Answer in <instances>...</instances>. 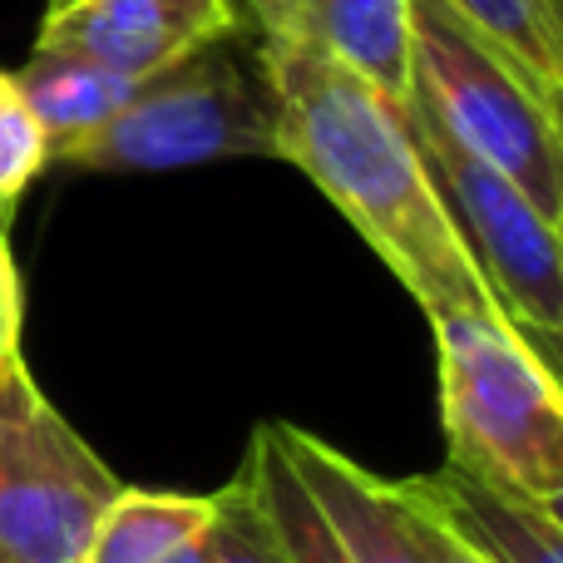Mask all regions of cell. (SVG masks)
Masks as SVG:
<instances>
[{
	"instance_id": "obj_1",
	"label": "cell",
	"mask_w": 563,
	"mask_h": 563,
	"mask_svg": "<svg viewBox=\"0 0 563 563\" xmlns=\"http://www.w3.org/2000/svg\"><path fill=\"white\" fill-rule=\"evenodd\" d=\"M257 75L273 95L277 158L336 203L396 282H406L420 311L499 317L410 139L400 99L321 49L267 35H257Z\"/></svg>"
},
{
	"instance_id": "obj_2",
	"label": "cell",
	"mask_w": 563,
	"mask_h": 563,
	"mask_svg": "<svg viewBox=\"0 0 563 563\" xmlns=\"http://www.w3.org/2000/svg\"><path fill=\"white\" fill-rule=\"evenodd\" d=\"M430 331L450 465L559 509L563 390L554 366L505 317L430 311Z\"/></svg>"
},
{
	"instance_id": "obj_3",
	"label": "cell",
	"mask_w": 563,
	"mask_h": 563,
	"mask_svg": "<svg viewBox=\"0 0 563 563\" xmlns=\"http://www.w3.org/2000/svg\"><path fill=\"white\" fill-rule=\"evenodd\" d=\"M406 95L499 178L563 223V104L450 0H410Z\"/></svg>"
},
{
	"instance_id": "obj_4",
	"label": "cell",
	"mask_w": 563,
	"mask_h": 563,
	"mask_svg": "<svg viewBox=\"0 0 563 563\" xmlns=\"http://www.w3.org/2000/svg\"><path fill=\"white\" fill-rule=\"evenodd\" d=\"M218 158H277V119L257 59L233 40L203 45L139 79L109 124L49 148L45 164L75 174H168Z\"/></svg>"
},
{
	"instance_id": "obj_5",
	"label": "cell",
	"mask_w": 563,
	"mask_h": 563,
	"mask_svg": "<svg viewBox=\"0 0 563 563\" xmlns=\"http://www.w3.org/2000/svg\"><path fill=\"white\" fill-rule=\"evenodd\" d=\"M406 129L440 188L450 223L475 257L499 317L554 366L563 336V233L534 198L519 194L489 164L470 158L416 99H400Z\"/></svg>"
},
{
	"instance_id": "obj_6",
	"label": "cell",
	"mask_w": 563,
	"mask_h": 563,
	"mask_svg": "<svg viewBox=\"0 0 563 563\" xmlns=\"http://www.w3.org/2000/svg\"><path fill=\"white\" fill-rule=\"evenodd\" d=\"M124 479L35 386L25 361L0 371V559L79 563Z\"/></svg>"
},
{
	"instance_id": "obj_7",
	"label": "cell",
	"mask_w": 563,
	"mask_h": 563,
	"mask_svg": "<svg viewBox=\"0 0 563 563\" xmlns=\"http://www.w3.org/2000/svg\"><path fill=\"white\" fill-rule=\"evenodd\" d=\"M243 0H49L35 49H59L129 79H148L184 55L243 30Z\"/></svg>"
},
{
	"instance_id": "obj_8",
	"label": "cell",
	"mask_w": 563,
	"mask_h": 563,
	"mask_svg": "<svg viewBox=\"0 0 563 563\" xmlns=\"http://www.w3.org/2000/svg\"><path fill=\"white\" fill-rule=\"evenodd\" d=\"M396 489L410 509H420L479 563H563L559 509L495 485L475 470L445 460L430 475L396 479Z\"/></svg>"
},
{
	"instance_id": "obj_9",
	"label": "cell",
	"mask_w": 563,
	"mask_h": 563,
	"mask_svg": "<svg viewBox=\"0 0 563 563\" xmlns=\"http://www.w3.org/2000/svg\"><path fill=\"white\" fill-rule=\"evenodd\" d=\"M273 430L287 465L297 470L307 495L317 499L321 519L336 529L351 563H430L426 549H420L416 519H410L406 499L396 495L390 479L361 470L351 455L307 435L301 426H273Z\"/></svg>"
},
{
	"instance_id": "obj_10",
	"label": "cell",
	"mask_w": 563,
	"mask_h": 563,
	"mask_svg": "<svg viewBox=\"0 0 563 563\" xmlns=\"http://www.w3.org/2000/svg\"><path fill=\"white\" fill-rule=\"evenodd\" d=\"M267 40L311 45L341 59L390 99L410 85V0H243Z\"/></svg>"
},
{
	"instance_id": "obj_11",
	"label": "cell",
	"mask_w": 563,
	"mask_h": 563,
	"mask_svg": "<svg viewBox=\"0 0 563 563\" xmlns=\"http://www.w3.org/2000/svg\"><path fill=\"white\" fill-rule=\"evenodd\" d=\"M10 79H15V95L25 99L30 119L45 134V154L89 134V129L109 124L139 89V79L114 75V69L95 65V59L59 55V49H35Z\"/></svg>"
},
{
	"instance_id": "obj_12",
	"label": "cell",
	"mask_w": 563,
	"mask_h": 563,
	"mask_svg": "<svg viewBox=\"0 0 563 563\" xmlns=\"http://www.w3.org/2000/svg\"><path fill=\"white\" fill-rule=\"evenodd\" d=\"M213 495H164V489H119L99 515L79 563H168L178 549L208 534Z\"/></svg>"
},
{
	"instance_id": "obj_13",
	"label": "cell",
	"mask_w": 563,
	"mask_h": 563,
	"mask_svg": "<svg viewBox=\"0 0 563 563\" xmlns=\"http://www.w3.org/2000/svg\"><path fill=\"white\" fill-rule=\"evenodd\" d=\"M243 465L253 470V485H257V495H263L267 519H273V529H277V539H282V549H287L291 563H351V554L336 539V529L321 519L317 499L307 495V485H301L297 470H291L287 455H282L273 420L253 430Z\"/></svg>"
},
{
	"instance_id": "obj_14",
	"label": "cell",
	"mask_w": 563,
	"mask_h": 563,
	"mask_svg": "<svg viewBox=\"0 0 563 563\" xmlns=\"http://www.w3.org/2000/svg\"><path fill=\"white\" fill-rule=\"evenodd\" d=\"M450 5L563 104V0H450Z\"/></svg>"
},
{
	"instance_id": "obj_15",
	"label": "cell",
	"mask_w": 563,
	"mask_h": 563,
	"mask_svg": "<svg viewBox=\"0 0 563 563\" xmlns=\"http://www.w3.org/2000/svg\"><path fill=\"white\" fill-rule=\"evenodd\" d=\"M208 563H291L282 549L267 505L253 485V470H238L213 495V529H208Z\"/></svg>"
},
{
	"instance_id": "obj_16",
	"label": "cell",
	"mask_w": 563,
	"mask_h": 563,
	"mask_svg": "<svg viewBox=\"0 0 563 563\" xmlns=\"http://www.w3.org/2000/svg\"><path fill=\"white\" fill-rule=\"evenodd\" d=\"M40 168H49L45 134H40V124L30 119L25 99L15 95V79L0 69V198L15 203Z\"/></svg>"
},
{
	"instance_id": "obj_17",
	"label": "cell",
	"mask_w": 563,
	"mask_h": 563,
	"mask_svg": "<svg viewBox=\"0 0 563 563\" xmlns=\"http://www.w3.org/2000/svg\"><path fill=\"white\" fill-rule=\"evenodd\" d=\"M20 267L10 253V218H0V371L20 356Z\"/></svg>"
},
{
	"instance_id": "obj_18",
	"label": "cell",
	"mask_w": 563,
	"mask_h": 563,
	"mask_svg": "<svg viewBox=\"0 0 563 563\" xmlns=\"http://www.w3.org/2000/svg\"><path fill=\"white\" fill-rule=\"evenodd\" d=\"M390 485H396V479H390ZM396 495H400V489H396ZM406 509H410V505H406ZM410 519H416L420 549H426V559H430V563H479L475 554H465V549H460L455 539H450L440 525H430V519L420 515V509H410Z\"/></svg>"
},
{
	"instance_id": "obj_19",
	"label": "cell",
	"mask_w": 563,
	"mask_h": 563,
	"mask_svg": "<svg viewBox=\"0 0 563 563\" xmlns=\"http://www.w3.org/2000/svg\"><path fill=\"white\" fill-rule=\"evenodd\" d=\"M0 218H15V203H10V198H0Z\"/></svg>"
},
{
	"instance_id": "obj_20",
	"label": "cell",
	"mask_w": 563,
	"mask_h": 563,
	"mask_svg": "<svg viewBox=\"0 0 563 563\" xmlns=\"http://www.w3.org/2000/svg\"><path fill=\"white\" fill-rule=\"evenodd\" d=\"M0 563H5V559H0Z\"/></svg>"
}]
</instances>
